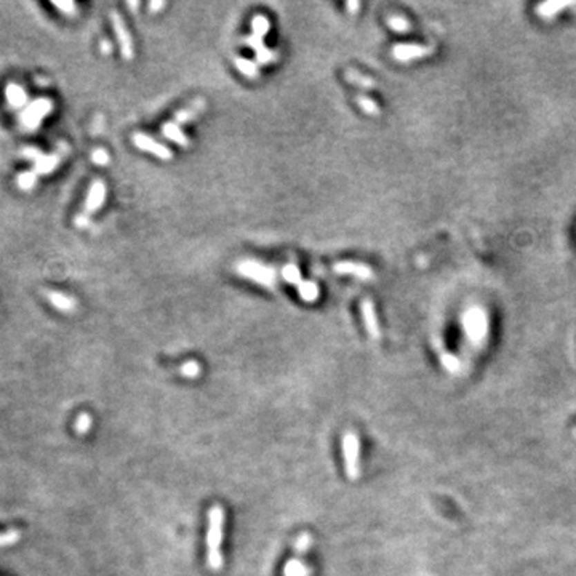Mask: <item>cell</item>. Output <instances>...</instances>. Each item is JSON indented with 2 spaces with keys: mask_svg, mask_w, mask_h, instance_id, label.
Returning a JSON list of instances; mask_svg holds the SVG:
<instances>
[{
  "mask_svg": "<svg viewBox=\"0 0 576 576\" xmlns=\"http://www.w3.org/2000/svg\"><path fill=\"white\" fill-rule=\"evenodd\" d=\"M224 522L226 512L220 504H215L209 511V528H207V565L211 572H220L223 568L224 559L221 553V546L224 539Z\"/></svg>",
  "mask_w": 576,
  "mask_h": 576,
  "instance_id": "1",
  "label": "cell"
},
{
  "mask_svg": "<svg viewBox=\"0 0 576 576\" xmlns=\"http://www.w3.org/2000/svg\"><path fill=\"white\" fill-rule=\"evenodd\" d=\"M343 459H345V472L349 480L361 477V441L354 431H346L341 439Z\"/></svg>",
  "mask_w": 576,
  "mask_h": 576,
  "instance_id": "2",
  "label": "cell"
},
{
  "mask_svg": "<svg viewBox=\"0 0 576 576\" xmlns=\"http://www.w3.org/2000/svg\"><path fill=\"white\" fill-rule=\"evenodd\" d=\"M53 111V101L48 98H39L29 103L18 115V124L23 131H35L42 120Z\"/></svg>",
  "mask_w": 576,
  "mask_h": 576,
  "instance_id": "3",
  "label": "cell"
},
{
  "mask_svg": "<svg viewBox=\"0 0 576 576\" xmlns=\"http://www.w3.org/2000/svg\"><path fill=\"white\" fill-rule=\"evenodd\" d=\"M237 272L242 277L256 282L266 288H274L277 285V274L272 267L253 260H244L237 262Z\"/></svg>",
  "mask_w": 576,
  "mask_h": 576,
  "instance_id": "4",
  "label": "cell"
},
{
  "mask_svg": "<svg viewBox=\"0 0 576 576\" xmlns=\"http://www.w3.org/2000/svg\"><path fill=\"white\" fill-rule=\"evenodd\" d=\"M434 53V47L431 45H416V44H399L392 47V58L397 61L408 63L413 59L429 57Z\"/></svg>",
  "mask_w": 576,
  "mask_h": 576,
  "instance_id": "5",
  "label": "cell"
},
{
  "mask_svg": "<svg viewBox=\"0 0 576 576\" xmlns=\"http://www.w3.org/2000/svg\"><path fill=\"white\" fill-rule=\"evenodd\" d=\"M104 200H106V184L103 183V181L96 180L95 183L90 186L87 199H85L84 211L80 213V216L90 220V215H93L95 211H98L101 209V205L104 204Z\"/></svg>",
  "mask_w": 576,
  "mask_h": 576,
  "instance_id": "6",
  "label": "cell"
},
{
  "mask_svg": "<svg viewBox=\"0 0 576 576\" xmlns=\"http://www.w3.org/2000/svg\"><path fill=\"white\" fill-rule=\"evenodd\" d=\"M111 21H113L115 37H117V40H119L122 57L130 61V59H133V55H135L133 53V42H131L130 34L127 31V28H125L124 19L120 18V15L117 12H113V13H111Z\"/></svg>",
  "mask_w": 576,
  "mask_h": 576,
  "instance_id": "7",
  "label": "cell"
},
{
  "mask_svg": "<svg viewBox=\"0 0 576 576\" xmlns=\"http://www.w3.org/2000/svg\"><path fill=\"white\" fill-rule=\"evenodd\" d=\"M133 143L138 149L154 154L155 157H159L162 160H171V159H173V154H171V151L166 148V146L157 143V141L149 138V136L144 135V133H135L133 135Z\"/></svg>",
  "mask_w": 576,
  "mask_h": 576,
  "instance_id": "8",
  "label": "cell"
},
{
  "mask_svg": "<svg viewBox=\"0 0 576 576\" xmlns=\"http://www.w3.org/2000/svg\"><path fill=\"white\" fill-rule=\"evenodd\" d=\"M362 316H363V322H365V328L372 340H375V341L380 340L381 328H380V322H378L375 305H373L372 300L362 301Z\"/></svg>",
  "mask_w": 576,
  "mask_h": 576,
  "instance_id": "9",
  "label": "cell"
},
{
  "mask_svg": "<svg viewBox=\"0 0 576 576\" xmlns=\"http://www.w3.org/2000/svg\"><path fill=\"white\" fill-rule=\"evenodd\" d=\"M333 269H335V272H338V274H349V276L357 277V279H361V280H372L373 277H375L370 267L365 265H361V262L341 261V262H336Z\"/></svg>",
  "mask_w": 576,
  "mask_h": 576,
  "instance_id": "10",
  "label": "cell"
},
{
  "mask_svg": "<svg viewBox=\"0 0 576 576\" xmlns=\"http://www.w3.org/2000/svg\"><path fill=\"white\" fill-rule=\"evenodd\" d=\"M44 298L55 307V309L59 312H64V314L73 312L75 309V306H77V301H75L74 298H70L69 295H64V293H59V291L45 290Z\"/></svg>",
  "mask_w": 576,
  "mask_h": 576,
  "instance_id": "11",
  "label": "cell"
},
{
  "mask_svg": "<svg viewBox=\"0 0 576 576\" xmlns=\"http://www.w3.org/2000/svg\"><path fill=\"white\" fill-rule=\"evenodd\" d=\"M466 330L472 340H477V338L485 335V332H487V320H485V314L482 311L474 309L469 312L466 316Z\"/></svg>",
  "mask_w": 576,
  "mask_h": 576,
  "instance_id": "12",
  "label": "cell"
},
{
  "mask_svg": "<svg viewBox=\"0 0 576 576\" xmlns=\"http://www.w3.org/2000/svg\"><path fill=\"white\" fill-rule=\"evenodd\" d=\"M5 99L12 109H24L28 106L26 90L18 84H8L5 87Z\"/></svg>",
  "mask_w": 576,
  "mask_h": 576,
  "instance_id": "13",
  "label": "cell"
},
{
  "mask_svg": "<svg viewBox=\"0 0 576 576\" xmlns=\"http://www.w3.org/2000/svg\"><path fill=\"white\" fill-rule=\"evenodd\" d=\"M61 162V155L59 154H50L45 155L42 154L40 157L34 162V173L35 175H50L52 171L57 170V166Z\"/></svg>",
  "mask_w": 576,
  "mask_h": 576,
  "instance_id": "14",
  "label": "cell"
},
{
  "mask_svg": "<svg viewBox=\"0 0 576 576\" xmlns=\"http://www.w3.org/2000/svg\"><path fill=\"white\" fill-rule=\"evenodd\" d=\"M575 5H576L575 2H546V3H539L538 7L535 8V12H537L538 17H541L544 19H553L557 17L562 10L575 7Z\"/></svg>",
  "mask_w": 576,
  "mask_h": 576,
  "instance_id": "15",
  "label": "cell"
},
{
  "mask_svg": "<svg viewBox=\"0 0 576 576\" xmlns=\"http://www.w3.org/2000/svg\"><path fill=\"white\" fill-rule=\"evenodd\" d=\"M162 135L173 141V143L183 146V148H188V146H189L188 136L183 133V130H181L175 122L165 124L164 127H162Z\"/></svg>",
  "mask_w": 576,
  "mask_h": 576,
  "instance_id": "16",
  "label": "cell"
},
{
  "mask_svg": "<svg viewBox=\"0 0 576 576\" xmlns=\"http://www.w3.org/2000/svg\"><path fill=\"white\" fill-rule=\"evenodd\" d=\"M204 109H205L204 101H197V103L191 104L189 108L180 111V113L175 115V124L178 125V127H180V125L188 124V122H191L192 119L197 117V114H200Z\"/></svg>",
  "mask_w": 576,
  "mask_h": 576,
  "instance_id": "17",
  "label": "cell"
},
{
  "mask_svg": "<svg viewBox=\"0 0 576 576\" xmlns=\"http://www.w3.org/2000/svg\"><path fill=\"white\" fill-rule=\"evenodd\" d=\"M312 570L311 567L303 562L301 559H290L284 565V576H311Z\"/></svg>",
  "mask_w": 576,
  "mask_h": 576,
  "instance_id": "18",
  "label": "cell"
},
{
  "mask_svg": "<svg viewBox=\"0 0 576 576\" xmlns=\"http://www.w3.org/2000/svg\"><path fill=\"white\" fill-rule=\"evenodd\" d=\"M345 77L346 80H349L351 84L357 85V87H361V88L372 90L376 87V82L372 77H367V75L357 73V70H354V69H347L345 73Z\"/></svg>",
  "mask_w": 576,
  "mask_h": 576,
  "instance_id": "19",
  "label": "cell"
},
{
  "mask_svg": "<svg viewBox=\"0 0 576 576\" xmlns=\"http://www.w3.org/2000/svg\"><path fill=\"white\" fill-rule=\"evenodd\" d=\"M298 293H300L303 301L314 303L317 301V298H319V287L311 280H303L301 284L298 285Z\"/></svg>",
  "mask_w": 576,
  "mask_h": 576,
  "instance_id": "20",
  "label": "cell"
},
{
  "mask_svg": "<svg viewBox=\"0 0 576 576\" xmlns=\"http://www.w3.org/2000/svg\"><path fill=\"white\" fill-rule=\"evenodd\" d=\"M234 64H236V68L239 69V73L247 75L249 79H256L258 75H260V69H258V64H255L253 61H250V59L236 58Z\"/></svg>",
  "mask_w": 576,
  "mask_h": 576,
  "instance_id": "21",
  "label": "cell"
},
{
  "mask_svg": "<svg viewBox=\"0 0 576 576\" xmlns=\"http://www.w3.org/2000/svg\"><path fill=\"white\" fill-rule=\"evenodd\" d=\"M93 428V416L90 413H80V415L75 418L74 421V431L77 432V436H85L90 429Z\"/></svg>",
  "mask_w": 576,
  "mask_h": 576,
  "instance_id": "22",
  "label": "cell"
},
{
  "mask_svg": "<svg viewBox=\"0 0 576 576\" xmlns=\"http://www.w3.org/2000/svg\"><path fill=\"white\" fill-rule=\"evenodd\" d=\"M35 184H37V175L34 171H21L17 176V186L21 191H31L35 188Z\"/></svg>",
  "mask_w": 576,
  "mask_h": 576,
  "instance_id": "23",
  "label": "cell"
},
{
  "mask_svg": "<svg viewBox=\"0 0 576 576\" xmlns=\"http://www.w3.org/2000/svg\"><path fill=\"white\" fill-rule=\"evenodd\" d=\"M269 28H271L269 19H267L266 17H262V15H256V17H253V19H251V29H253V35H256V37H260V39L265 37V35L269 32Z\"/></svg>",
  "mask_w": 576,
  "mask_h": 576,
  "instance_id": "24",
  "label": "cell"
},
{
  "mask_svg": "<svg viewBox=\"0 0 576 576\" xmlns=\"http://www.w3.org/2000/svg\"><path fill=\"white\" fill-rule=\"evenodd\" d=\"M19 539H21V532L18 528H10L7 532H2L0 533V549L15 546L19 543Z\"/></svg>",
  "mask_w": 576,
  "mask_h": 576,
  "instance_id": "25",
  "label": "cell"
},
{
  "mask_svg": "<svg viewBox=\"0 0 576 576\" xmlns=\"http://www.w3.org/2000/svg\"><path fill=\"white\" fill-rule=\"evenodd\" d=\"M357 104H358V108H361L363 113H367L368 115H375L376 117V115L381 114L380 106H378L372 98H367V96H357Z\"/></svg>",
  "mask_w": 576,
  "mask_h": 576,
  "instance_id": "26",
  "label": "cell"
},
{
  "mask_svg": "<svg viewBox=\"0 0 576 576\" xmlns=\"http://www.w3.org/2000/svg\"><path fill=\"white\" fill-rule=\"evenodd\" d=\"M282 277H284V280L288 282L290 285L298 287L303 282L301 272L295 265H287L284 269H282Z\"/></svg>",
  "mask_w": 576,
  "mask_h": 576,
  "instance_id": "27",
  "label": "cell"
},
{
  "mask_svg": "<svg viewBox=\"0 0 576 576\" xmlns=\"http://www.w3.org/2000/svg\"><path fill=\"white\" fill-rule=\"evenodd\" d=\"M200 372H202L200 363L195 362V361L186 362L184 365L180 368L181 375H183L184 378H189V380H195V378H199L200 376Z\"/></svg>",
  "mask_w": 576,
  "mask_h": 576,
  "instance_id": "28",
  "label": "cell"
},
{
  "mask_svg": "<svg viewBox=\"0 0 576 576\" xmlns=\"http://www.w3.org/2000/svg\"><path fill=\"white\" fill-rule=\"evenodd\" d=\"M312 546V537L309 533H301L300 537L296 538L295 544H293V548H295V553L298 555H305L307 550L311 549Z\"/></svg>",
  "mask_w": 576,
  "mask_h": 576,
  "instance_id": "29",
  "label": "cell"
},
{
  "mask_svg": "<svg viewBox=\"0 0 576 576\" xmlns=\"http://www.w3.org/2000/svg\"><path fill=\"white\" fill-rule=\"evenodd\" d=\"M387 24H389V28L396 32H408L412 29L410 21L403 17H391L387 19Z\"/></svg>",
  "mask_w": 576,
  "mask_h": 576,
  "instance_id": "30",
  "label": "cell"
},
{
  "mask_svg": "<svg viewBox=\"0 0 576 576\" xmlns=\"http://www.w3.org/2000/svg\"><path fill=\"white\" fill-rule=\"evenodd\" d=\"M276 59H277L276 52H272V50H269V48H262L261 52L256 53V63H258V66L271 64L272 61H276Z\"/></svg>",
  "mask_w": 576,
  "mask_h": 576,
  "instance_id": "31",
  "label": "cell"
},
{
  "mask_svg": "<svg viewBox=\"0 0 576 576\" xmlns=\"http://www.w3.org/2000/svg\"><path fill=\"white\" fill-rule=\"evenodd\" d=\"M53 7H57L63 15H68V17H74L75 12H77V7H75L74 2H53Z\"/></svg>",
  "mask_w": 576,
  "mask_h": 576,
  "instance_id": "32",
  "label": "cell"
},
{
  "mask_svg": "<svg viewBox=\"0 0 576 576\" xmlns=\"http://www.w3.org/2000/svg\"><path fill=\"white\" fill-rule=\"evenodd\" d=\"M92 162L96 165H108L109 164V154L106 153L104 149H95L93 154H92Z\"/></svg>",
  "mask_w": 576,
  "mask_h": 576,
  "instance_id": "33",
  "label": "cell"
},
{
  "mask_svg": "<svg viewBox=\"0 0 576 576\" xmlns=\"http://www.w3.org/2000/svg\"><path fill=\"white\" fill-rule=\"evenodd\" d=\"M245 44L249 45L250 48H253V50H255V53L261 52L262 48H266V47H265V42H262V39L256 37V35H253V34H251L250 37H247V39H245Z\"/></svg>",
  "mask_w": 576,
  "mask_h": 576,
  "instance_id": "34",
  "label": "cell"
},
{
  "mask_svg": "<svg viewBox=\"0 0 576 576\" xmlns=\"http://www.w3.org/2000/svg\"><path fill=\"white\" fill-rule=\"evenodd\" d=\"M44 153L40 149H37V148H32V146H28V148H24V149H21V155L23 157H26V159H29V160H32V164L35 160H37L40 155H42Z\"/></svg>",
  "mask_w": 576,
  "mask_h": 576,
  "instance_id": "35",
  "label": "cell"
},
{
  "mask_svg": "<svg viewBox=\"0 0 576 576\" xmlns=\"http://www.w3.org/2000/svg\"><path fill=\"white\" fill-rule=\"evenodd\" d=\"M442 363L447 370H452V372L457 370V368L459 367L458 358H454L453 356H442Z\"/></svg>",
  "mask_w": 576,
  "mask_h": 576,
  "instance_id": "36",
  "label": "cell"
},
{
  "mask_svg": "<svg viewBox=\"0 0 576 576\" xmlns=\"http://www.w3.org/2000/svg\"><path fill=\"white\" fill-rule=\"evenodd\" d=\"M99 48H101V52H103L104 55H111V53H113V44H111L109 40H101Z\"/></svg>",
  "mask_w": 576,
  "mask_h": 576,
  "instance_id": "37",
  "label": "cell"
},
{
  "mask_svg": "<svg viewBox=\"0 0 576 576\" xmlns=\"http://www.w3.org/2000/svg\"><path fill=\"white\" fill-rule=\"evenodd\" d=\"M164 7H165V3L164 2H159V0H155V2H151L149 3V10H151V12H154V13L159 12V10H162Z\"/></svg>",
  "mask_w": 576,
  "mask_h": 576,
  "instance_id": "38",
  "label": "cell"
},
{
  "mask_svg": "<svg viewBox=\"0 0 576 576\" xmlns=\"http://www.w3.org/2000/svg\"><path fill=\"white\" fill-rule=\"evenodd\" d=\"M346 7L351 10V13H356V12H357V10H358V8H361V3H358V2H347V5H346Z\"/></svg>",
  "mask_w": 576,
  "mask_h": 576,
  "instance_id": "39",
  "label": "cell"
},
{
  "mask_svg": "<svg viewBox=\"0 0 576 576\" xmlns=\"http://www.w3.org/2000/svg\"><path fill=\"white\" fill-rule=\"evenodd\" d=\"M128 5H130L131 8H136V7H138V3H136V2H128Z\"/></svg>",
  "mask_w": 576,
  "mask_h": 576,
  "instance_id": "40",
  "label": "cell"
},
{
  "mask_svg": "<svg viewBox=\"0 0 576 576\" xmlns=\"http://www.w3.org/2000/svg\"><path fill=\"white\" fill-rule=\"evenodd\" d=\"M573 436H575V437H576V428H575V429H573Z\"/></svg>",
  "mask_w": 576,
  "mask_h": 576,
  "instance_id": "41",
  "label": "cell"
}]
</instances>
